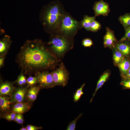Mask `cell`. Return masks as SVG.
Listing matches in <instances>:
<instances>
[{
    "instance_id": "26",
    "label": "cell",
    "mask_w": 130,
    "mask_h": 130,
    "mask_svg": "<svg viewBox=\"0 0 130 130\" xmlns=\"http://www.w3.org/2000/svg\"><path fill=\"white\" fill-rule=\"evenodd\" d=\"M120 84L125 89H130V78H123Z\"/></svg>"
},
{
    "instance_id": "28",
    "label": "cell",
    "mask_w": 130,
    "mask_h": 130,
    "mask_svg": "<svg viewBox=\"0 0 130 130\" xmlns=\"http://www.w3.org/2000/svg\"><path fill=\"white\" fill-rule=\"evenodd\" d=\"M16 113L14 112L6 115L4 117L8 121H11L14 120L16 116Z\"/></svg>"
},
{
    "instance_id": "16",
    "label": "cell",
    "mask_w": 130,
    "mask_h": 130,
    "mask_svg": "<svg viewBox=\"0 0 130 130\" xmlns=\"http://www.w3.org/2000/svg\"><path fill=\"white\" fill-rule=\"evenodd\" d=\"M95 16L91 17L84 16L80 23L81 26L86 30L90 31L91 23L95 19Z\"/></svg>"
},
{
    "instance_id": "31",
    "label": "cell",
    "mask_w": 130,
    "mask_h": 130,
    "mask_svg": "<svg viewBox=\"0 0 130 130\" xmlns=\"http://www.w3.org/2000/svg\"><path fill=\"white\" fill-rule=\"evenodd\" d=\"M23 122V118L22 114H19V117L17 122L20 124H22Z\"/></svg>"
},
{
    "instance_id": "32",
    "label": "cell",
    "mask_w": 130,
    "mask_h": 130,
    "mask_svg": "<svg viewBox=\"0 0 130 130\" xmlns=\"http://www.w3.org/2000/svg\"><path fill=\"white\" fill-rule=\"evenodd\" d=\"M17 84L20 86H22L24 84L23 81L19 76H18L17 80Z\"/></svg>"
},
{
    "instance_id": "14",
    "label": "cell",
    "mask_w": 130,
    "mask_h": 130,
    "mask_svg": "<svg viewBox=\"0 0 130 130\" xmlns=\"http://www.w3.org/2000/svg\"><path fill=\"white\" fill-rule=\"evenodd\" d=\"M40 88L39 85L31 87L26 93V97L28 100L31 102L34 101L37 98Z\"/></svg>"
},
{
    "instance_id": "22",
    "label": "cell",
    "mask_w": 130,
    "mask_h": 130,
    "mask_svg": "<svg viewBox=\"0 0 130 130\" xmlns=\"http://www.w3.org/2000/svg\"><path fill=\"white\" fill-rule=\"evenodd\" d=\"M101 28V26L100 24L95 19L91 23L90 31L95 32L100 29Z\"/></svg>"
},
{
    "instance_id": "29",
    "label": "cell",
    "mask_w": 130,
    "mask_h": 130,
    "mask_svg": "<svg viewBox=\"0 0 130 130\" xmlns=\"http://www.w3.org/2000/svg\"><path fill=\"white\" fill-rule=\"evenodd\" d=\"M26 128L27 130H37L42 129V127H38L31 125H28Z\"/></svg>"
},
{
    "instance_id": "17",
    "label": "cell",
    "mask_w": 130,
    "mask_h": 130,
    "mask_svg": "<svg viewBox=\"0 0 130 130\" xmlns=\"http://www.w3.org/2000/svg\"><path fill=\"white\" fill-rule=\"evenodd\" d=\"M12 102L8 98L6 97L0 96V107L1 110L3 111L9 110L10 104Z\"/></svg>"
},
{
    "instance_id": "10",
    "label": "cell",
    "mask_w": 130,
    "mask_h": 130,
    "mask_svg": "<svg viewBox=\"0 0 130 130\" xmlns=\"http://www.w3.org/2000/svg\"><path fill=\"white\" fill-rule=\"evenodd\" d=\"M27 91V87L17 88L12 95V101L17 103L22 102Z\"/></svg>"
},
{
    "instance_id": "25",
    "label": "cell",
    "mask_w": 130,
    "mask_h": 130,
    "mask_svg": "<svg viewBox=\"0 0 130 130\" xmlns=\"http://www.w3.org/2000/svg\"><path fill=\"white\" fill-rule=\"evenodd\" d=\"M27 87H32L38 83L37 79L35 77L30 76L26 80Z\"/></svg>"
},
{
    "instance_id": "21",
    "label": "cell",
    "mask_w": 130,
    "mask_h": 130,
    "mask_svg": "<svg viewBox=\"0 0 130 130\" xmlns=\"http://www.w3.org/2000/svg\"><path fill=\"white\" fill-rule=\"evenodd\" d=\"M85 85V83H84L80 87L78 88L73 94V100L75 102L79 101L82 96L84 94L83 89Z\"/></svg>"
},
{
    "instance_id": "27",
    "label": "cell",
    "mask_w": 130,
    "mask_h": 130,
    "mask_svg": "<svg viewBox=\"0 0 130 130\" xmlns=\"http://www.w3.org/2000/svg\"><path fill=\"white\" fill-rule=\"evenodd\" d=\"M92 40L89 38H86L84 39L82 41V44L86 47H90L93 45Z\"/></svg>"
},
{
    "instance_id": "30",
    "label": "cell",
    "mask_w": 130,
    "mask_h": 130,
    "mask_svg": "<svg viewBox=\"0 0 130 130\" xmlns=\"http://www.w3.org/2000/svg\"><path fill=\"white\" fill-rule=\"evenodd\" d=\"M5 56L0 57V68L3 67L4 65V61Z\"/></svg>"
},
{
    "instance_id": "11",
    "label": "cell",
    "mask_w": 130,
    "mask_h": 130,
    "mask_svg": "<svg viewBox=\"0 0 130 130\" xmlns=\"http://www.w3.org/2000/svg\"><path fill=\"white\" fill-rule=\"evenodd\" d=\"M15 88L11 83L5 82L1 83L0 86V94L1 96L9 95L12 94Z\"/></svg>"
},
{
    "instance_id": "24",
    "label": "cell",
    "mask_w": 130,
    "mask_h": 130,
    "mask_svg": "<svg viewBox=\"0 0 130 130\" xmlns=\"http://www.w3.org/2000/svg\"><path fill=\"white\" fill-rule=\"evenodd\" d=\"M124 28L125 33L124 36L119 41V42L130 41V26Z\"/></svg>"
},
{
    "instance_id": "20",
    "label": "cell",
    "mask_w": 130,
    "mask_h": 130,
    "mask_svg": "<svg viewBox=\"0 0 130 130\" xmlns=\"http://www.w3.org/2000/svg\"><path fill=\"white\" fill-rule=\"evenodd\" d=\"M115 51L114 52L113 59L114 63L117 65L124 59V55L115 47Z\"/></svg>"
},
{
    "instance_id": "3",
    "label": "cell",
    "mask_w": 130,
    "mask_h": 130,
    "mask_svg": "<svg viewBox=\"0 0 130 130\" xmlns=\"http://www.w3.org/2000/svg\"><path fill=\"white\" fill-rule=\"evenodd\" d=\"M64 14L60 5L55 4L49 6L44 14L43 20L45 24L52 29L59 27Z\"/></svg>"
},
{
    "instance_id": "5",
    "label": "cell",
    "mask_w": 130,
    "mask_h": 130,
    "mask_svg": "<svg viewBox=\"0 0 130 130\" xmlns=\"http://www.w3.org/2000/svg\"><path fill=\"white\" fill-rule=\"evenodd\" d=\"M52 71L51 72L55 86H65L68 82L69 73L63 63H61L58 68Z\"/></svg>"
},
{
    "instance_id": "15",
    "label": "cell",
    "mask_w": 130,
    "mask_h": 130,
    "mask_svg": "<svg viewBox=\"0 0 130 130\" xmlns=\"http://www.w3.org/2000/svg\"><path fill=\"white\" fill-rule=\"evenodd\" d=\"M115 48L124 55H127L130 53V46L124 41L117 42Z\"/></svg>"
},
{
    "instance_id": "23",
    "label": "cell",
    "mask_w": 130,
    "mask_h": 130,
    "mask_svg": "<svg viewBox=\"0 0 130 130\" xmlns=\"http://www.w3.org/2000/svg\"><path fill=\"white\" fill-rule=\"evenodd\" d=\"M82 115V113L80 114L76 118L69 123L66 130H75L77 121L81 117Z\"/></svg>"
},
{
    "instance_id": "35",
    "label": "cell",
    "mask_w": 130,
    "mask_h": 130,
    "mask_svg": "<svg viewBox=\"0 0 130 130\" xmlns=\"http://www.w3.org/2000/svg\"><path fill=\"white\" fill-rule=\"evenodd\" d=\"M20 130H27L26 128L22 127L20 129Z\"/></svg>"
},
{
    "instance_id": "18",
    "label": "cell",
    "mask_w": 130,
    "mask_h": 130,
    "mask_svg": "<svg viewBox=\"0 0 130 130\" xmlns=\"http://www.w3.org/2000/svg\"><path fill=\"white\" fill-rule=\"evenodd\" d=\"M117 66L121 72V76L123 77L126 73L130 67V62L128 60L124 59Z\"/></svg>"
},
{
    "instance_id": "34",
    "label": "cell",
    "mask_w": 130,
    "mask_h": 130,
    "mask_svg": "<svg viewBox=\"0 0 130 130\" xmlns=\"http://www.w3.org/2000/svg\"><path fill=\"white\" fill-rule=\"evenodd\" d=\"M19 114H16V116L15 118V119L14 120L16 122H17L19 118Z\"/></svg>"
},
{
    "instance_id": "1",
    "label": "cell",
    "mask_w": 130,
    "mask_h": 130,
    "mask_svg": "<svg viewBox=\"0 0 130 130\" xmlns=\"http://www.w3.org/2000/svg\"><path fill=\"white\" fill-rule=\"evenodd\" d=\"M15 60L21 72L27 75L52 71L57 68L60 62L46 45L38 39L26 41L20 47Z\"/></svg>"
},
{
    "instance_id": "6",
    "label": "cell",
    "mask_w": 130,
    "mask_h": 130,
    "mask_svg": "<svg viewBox=\"0 0 130 130\" xmlns=\"http://www.w3.org/2000/svg\"><path fill=\"white\" fill-rule=\"evenodd\" d=\"M34 75L37 79V84L41 88H48L55 86L51 72L49 71L38 72Z\"/></svg>"
},
{
    "instance_id": "7",
    "label": "cell",
    "mask_w": 130,
    "mask_h": 130,
    "mask_svg": "<svg viewBox=\"0 0 130 130\" xmlns=\"http://www.w3.org/2000/svg\"><path fill=\"white\" fill-rule=\"evenodd\" d=\"M93 8L95 17L100 15L107 16L110 10L108 4L104 1L103 0L96 2L94 5Z\"/></svg>"
},
{
    "instance_id": "8",
    "label": "cell",
    "mask_w": 130,
    "mask_h": 130,
    "mask_svg": "<svg viewBox=\"0 0 130 130\" xmlns=\"http://www.w3.org/2000/svg\"><path fill=\"white\" fill-rule=\"evenodd\" d=\"M106 32L104 37V45L105 47L114 48L117 42L114 32L110 28L106 27Z\"/></svg>"
},
{
    "instance_id": "4",
    "label": "cell",
    "mask_w": 130,
    "mask_h": 130,
    "mask_svg": "<svg viewBox=\"0 0 130 130\" xmlns=\"http://www.w3.org/2000/svg\"><path fill=\"white\" fill-rule=\"evenodd\" d=\"M79 23L67 15H64L59 27L60 35L72 38L80 26Z\"/></svg>"
},
{
    "instance_id": "12",
    "label": "cell",
    "mask_w": 130,
    "mask_h": 130,
    "mask_svg": "<svg viewBox=\"0 0 130 130\" xmlns=\"http://www.w3.org/2000/svg\"><path fill=\"white\" fill-rule=\"evenodd\" d=\"M30 104L27 103H17L13 107L12 111L17 114H22L27 111L30 108Z\"/></svg>"
},
{
    "instance_id": "2",
    "label": "cell",
    "mask_w": 130,
    "mask_h": 130,
    "mask_svg": "<svg viewBox=\"0 0 130 130\" xmlns=\"http://www.w3.org/2000/svg\"><path fill=\"white\" fill-rule=\"evenodd\" d=\"M52 54L59 61L72 49L73 46L72 38L59 35H52L46 44Z\"/></svg>"
},
{
    "instance_id": "13",
    "label": "cell",
    "mask_w": 130,
    "mask_h": 130,
    "mask_svg": "<svg viewBox=\"0 0 130 130\" xmlns=\"http://www.w3.org/2000/svg\"><path fill=\"white\" fill-rule=\"evenodd\" d=\"M110 74V72L107 71L104 72L101 76L97 82L96 88L93 94L92 97L90 101V102L92 101L97 91L102 87L109 78Z\"/></svg>"
},
{
    "instance_id": "33",
    "label": "cell",
    "mask_w": 130,
    "mask_h": 130,
    "mask_svg": "<svg viewBox=\"0 0 130 130\" xmlns=\"http://www.w3.org/2000/svg\"><path fill=\"white\" fill-rule=\"evenodd\" d=\"M123 77V78H130V67L124 76Z\"/></svg>"
},
{
    "instance_id": "19",
    "label": "cell",
    "mask_w": 130,
    "mask_h": 130,
    "mask_svg": "<svg viewBox=\"0 0 130 130\" xmlns=\"http://www.w3.org/2000/svg\"><path fill=\"white\" fill-rule=\"evenodd\" d=\"M118 20L124 28L130 26V13L120 16Z\"/></svg>"
},
{
    "instance_id": "9",
    "label": "cell",
    "mask_w": 130,
    "mask_h": 130,
    "mask_svg": "<svg viewBox=\"0 0 130 130\" xmlns=\"http://www.w3.org/2000/svg\"><path fill=\"white\" fill-rule=\"evenodd\" d=\"M12 43L9 36L5 35L0 40V57L6 56L8 53Z\"/></svg>"
}]
</instances>
